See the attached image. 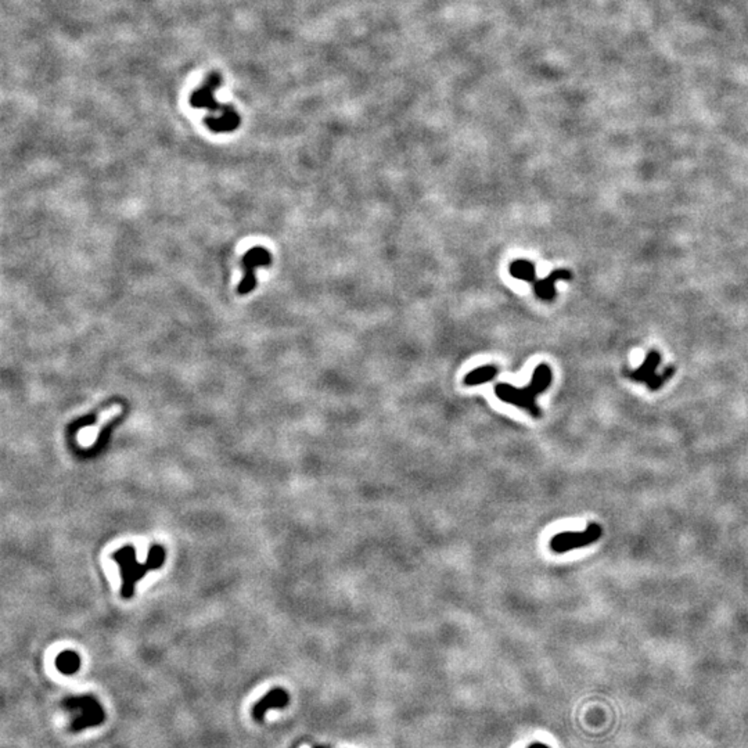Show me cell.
Wrapping results in <instances>:
<instances>
[{
    "mask_svg": "<svg viewBox=\"0 0 748 748\" xmlns=\"http://www.w3.org/2000/svg\"><path fill=\"white\" fill-rule=\"evenodd\" d=\"M56 667L60 672L65 675H72L79 669L81 658L74 651H63L56 660Z\"/></svg>",
    "mask_w": 748,
    "mask_h": 748,
    "instance_id": "obj_11",
    "label": "cell"
},
{
    "mask_svg": "<svg viewBox=\"0 0 748 748\" xmlns=\"http://www.w3.org/2000/svg\"><path fill=\"white\" fill-rule=\"evenodd\" d=\"M241 263H243V269L245 270V274L241 283L239 284L237 291L239 294L244 295V294L251 292L256 285V277H255L256 267L269 266L272 263V255L267 250L262 247H255V248H251L248 252H245Z\"/></svg>",
    "mask_w": 748,
    "mask_h": 748,
    "instance_id": "obj_5",
    "label": "cell"
},
{
    "mask_svg": "<svg viewBox=\"0 0 748 748\" xmlns=\"http://www.w3.org/2000/svg\"><path fill=\"white\" fill-rule=\"evenodd\" d=\"M603 536V528L596 523L589 524L583 531H564L550 539L549 547L552 552L561 554L575 549H582L593 545Z\"/></svg>",
    "mask_w": 748,
    "mask_h": 748,
    "instance_id": "obj_4",
    "label": "cell"
},
{
    "mask_svg": "<svg viewBox=\"0 0 748 748\" xmlns=\"http://www.w3.org/2000/svg\"><path fill=\"white\" fill-rule=\"evenodd\" d=\"M528 748H549V747L545 745V744H542V742H534V744H531Z\"/></svg>",
    "mask_w": 748,
    "mask_h": 748,
    "instance_id": "obj_13",
    "label": "cell"
},
{
    "mask_svg": "<svg viewBox=\"0 0 748 748\" xmlns=\"http://www.w3.org/2000/svg\"><path fill=\"white\" fill-rule=\"evenodd\" d=\"M661 363V354L656 350H651L647 352L645 362L635 370L628 372V377L636 383H645L647 384L656 374L657 367Z\"/></svg>",
    "mask_w": 748,
    "mask_h": 748,
    "instance_id": "obj_7",
    "label": "cell"
},
{
    "mask_svg": "<svg viewBox=\"0 0 748 748\" xmlns=\"http://www.w3.org/2000/svg\"><path fill=\"white\" fill-rule=\"evenodd\" d=\"M222 85V78L218 72H211L190 96V104L194 108H207L210 115L205 117V125L218 133L236 130L240 125V115L228 104L218 103L215 92Z\"/></svg>",
    "mask_w": 748,
    "mask_h": 748,
    "instance_id": "obj_1",
    "label": "cell"
},
{
    "mask_svg": "<svg viewBox=\"0 0 748 748\" xmlns=\"http://www.w3.org/2000/svg\"><path fill=\"white\" fill-rule=\"evenodd\" d=\"M572 274L569 270L567 269H556L553 270L546 279H542V280H536L534 283V290H535V294L539 299H543V301H553L554 296H556V283L560 281V280H571Z\"/></svg>",
    "mask_w": 748,
    "mask_h": 748,
    "instance_id": "obj_6",
    "label": "cell"
},
{
    "mask_svg": "<svg viewBox=\"0 0 748 748\" xmlns=\"http://www.w3.org/2000/svg\"><path fill=\"white\" fill-rule=\"evenodd\" d=\"M112 560L117 561L121 569L122 587L121 596L123 598H130L134 594L136 583L144 578L150 571L160 568L165 561V550L160 545L152 546L148 552V558L145 563H137L136 549L133 546H123L115 550L111 554Z\"/></svg>",
    "mask_w": 748,
    "mask_h": 748,
    "instance_id": "obj_3",
    "label": "cell"
},
{
    "mask_svg": "<svg viewBox=\"0 0 748 748\" xmlns=\"http://www.w3.org/2000/svg\"><path fill=\"white\" fill-rule=\"evenodd\" d=\"M553 373L549 365L540 363L534 370L529 384L524 388H518L506 383L495 385V395L506 403L514 405L520 409L527 410L532 417H542V410L536 405V396L543 394L552 384Z\"/></svg>",
    "mask_w": 748,
    "mask_h": 748,
    "instance_id": "obj_2",
    "label": "cell"
},
{
    "mask_svg": "<svg viewBox=\"0 0 748 748\" xmlns=\"http://www.w3.org/2000/svg\"><path fill=\"white\" fill-rule=\"evenodd\" d=\"M675 366L674 365H669L665 367V370L661 373V374H656L646 385L649 387L650 391H658L663 385H665L675 374Z\"/></svg>",
    "mask_w": 748,
    "mask_h": 748,
    "instance_id": "obj_12",
    "label": "cell"
},
{
    "mask_svg": "<svg viewBox=\"0 0 748 748\" xmlns=\"http://www.w3.org/2000/svg\"><path fill=\"white\" fill-rule=\"evenodd\" d=\"M496 374H498V367L495 365H484L478 369L472 370L469 374H466L465 384L469 387L481 385L494 380Z\"/></svg>",
    "mask_w": 748,
    "mask_h": 748,
    "instance_id": "obj_9",
    "label": "cell"
},
{
    "mask_svg": "<svg viewBox=\"0 0 748 748\" xmlns=\"http://www.w3.org/2000/svg\"><path fill=\"white\" fill-rule=\"evenodd\" d=\"M510 273L513 277L527 281V283H535L536 281V269L535 265L525 259H518L512 262L510 265Z\"/></svg>",
    "mask_w": 748,
    "mask_h": 748,
    "instance_id": "obj_10",
    "label": "cell"
},
{
    "mask_svg": "<svg viewBox=\"0 0 748 748\" xmlns=\"http://www.w3.org/2000/svg\"><path fill=\"white\" fill-rule=\"evenodd\" d=\"M290 701V697L288 694L283 690V689H273L272 691H269L255 707H254V718H256V720H262L263 719V715L265 712L274 707V708H284Z\"/></svg>",
    "mask_w": 748,
    "mask_h": 748,
    "instance_id": "obj_8",
    "label": "cell"
},
{
    "mask_svg": "<svg viewBox=\"0 0 748 748\" xmlns=\"http://www.w3.org/2000/svg\"><path fill=\"white\" fill-rule=\"evenodd\" d=\"M316 748H327V747H316Z\"/></svg>",
    "mask_w": 748,
    "mask_h": 748,
    "instance_id": "obj_14",
    "label": "cell"
}]
</instances>
